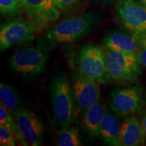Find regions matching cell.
Instances as JSON below:
<instances>
[{"mask_svg": "<svg viewBox=\"0 0 146 146\" xmlns=\"http://www.w3.org/2000/svg\"><path fill=\"white\" fill-rule=\"evenodd\" d=\"M101 21V14L97 11L68 16L40 35L36 39L37 46L48 51L60 45L74 43L94 31Z\"/></svg>", "mask_w": 146, "mask_h": 146, "instance_id": "1", "label": "cell"}, {"mask_svg": "<svg viewBox=\"0 0 146 146\" xmlns=\"http://www.w3.org/2000/svg\"><path fill=\"white\" fill-rule=\"evenodd\" d=\"M52 108L56 123L61 127H70L75 118L76 105L72 85L63 72L53 79L50 87Z\"/></svg>", "mask_w": 146, "mask_h": 146, "instance_id": "2", "label": "cell"}, {"mask_svg": "<svg viewBox=\"0 0 146 146\" xmlns=\"http://www.w3.org/2000/svg\"><path fill=\"white\" fill-rule=\"evenodd\" d=\"M105 56L108 79L118 83H131L141 75L136 54L106 49Z\"/></svg>", "mask_w": 146, "mask_h": 146, "instance_id": "3", "label": "cell"}, {"mask_svg": "<svg viewBox=\"0 0 146 146\" xmlns=\"http://www.w3.org/2000/svg\"><path fill=\"white\" fill-rule=\"evenodd\" d=\"M48 61L47 50L37 47H25L16 51L9 60L14 72L23 77L31 78L45 70Z\"/></svg>", "mask_w": 146, "mask_h": 146, "instance_id": "4", "label": "cell"}, {"mask_svg": "<svg viewBox=\"0 0 146 146\" xmlns=\"http://www.w3.org/2000/svg\"><path fill=\"white\" fill-rule=\"evenodd\" d=\"M79 72L98 83L106 84L108 77L105 52L102 47L93 44L84 45L77 56Z\"/></svg>", "mask_w": 146, "mask_h": 146, "instance_id": "5", "label": "cell"}, {"mask_svg": "<svg viewBox=\"0 0 146 146\" xmlns=\"http://www.w3.org/2000/svg\"><path fill=\"white\" fill-rule=\"evenodd\" d=\"M39 32L37 27L23 18H15L1 24L0 27V50L4 52L14 45L33 39Z\"/></svg>", "mask_w": 146, "mask_h": 146, "instance_id": "6", "label": "cell"}, {"mask_svg": "<svg viewBox=\"0 0 146 146\" xmlns=\"http://www.w3.org/2000/svg\"><path fill=\"white\" fill-rule=\"evenodd\" d=\"M116 14L124 27L136 37L146 33V3L141 0H120Z\"/></svg>", "mask_w": 146, "mask_h": 146, "instance_id": "7", "label": "cell"}, {"mask_svg": "<svg viewBox=\"0 0 146 146\" xmlns=\"http://www.w3.org/2000/svg\"><path fill=\"white\" fill-rule=\"evenodd\" d=\"M141 87L133 85L113 90L109 102L113 112L119 117H124L134 114L141 106Z\"/></svg>", "mask_w": 146, "mask_h": 146, "instance_id": "8", "label": "cell"}, {"mask_svg": "<svg viewBox=\"0 0 146 146\" xmlns=\"http://www.w3.org/2000/svg\"><path fill=\"white\" fill-rule=\"evenodd\" d=\"M27 19L37 27L39 31L56 22L60 16L54 0H22Z\"/></svg>", "mask_w": 146, "mask_h": 146, "instance_id": "9", "label": "cell"}, {"mask_svg": "<svg viewBox=\"0 0 146 146\" xmlns=\"http://www.w3.org/2000/svg\"><path fill=\"white\" fill-rule=\"evenodd\" d=\"M14 118L18 129L29 145H42L45 128L41 120L35 114L30 110L25 108L14 116Z\"/></svg>", "mask_w": 146, "mask_h": 146, "instance_id": "10", "label": "cell"}, {"mask_svg": "<svg viewBox=\"0 0 146 146\" xmlns=\"http://www.w3.org/2000/svg\"><path fill=\"white\" fill-rule=\"evenodd\" d=\"M72 89L76 107L81 110L85 111L100 100V89L98 82L80 72L74 78Z\"/></svg>", "mask_w": 146, "mask_h": 146, "instance_id": "11", "label": "cell"}, {"mask_svg": "<svg viewBox=\"0 0 146 146\" xmlns=\"http://www.w3.org/2000/svg\"><path fill=\"white\" fill-rule=\"evenodd\" d=\"M102 43L107 50L136 54L141 48L136 36L119 30H113L106 33Z\"/></svg>", "mask_w": 146, "mask_h": 146, "instance_id": "12", "label": "cell"}, {"mask_svg": "<svg viewBox=\"0 0 146 146\" xmlns=\"http://www.w3.org/2000/svg\"><path fill=\"white\" fill-rule=\"evenodd\" d=\"M145 141L144 129L141 120L133 114L126 116L123 123L120 124V145H143Z\"/></svg>", "mask_w": 146, "mask_h": 146, "instance_id": "13", "label": "cell"}, {"mask_svg": "<svg viewBox=\"0 0 146 146\" xmlns=\"http://www.w3.org/2000/svg\"><path fill=\"white\" fill-rule=\"evenodd\" d=\"M120 124L119 120L106 107L99 131V137L106 145L119 146Z\"/></svg>", "mask_w": 146, "mask_h": 146, "instance_id": "14", "label": "cell"}, {"mask_svg": "<svg viewBox=\"0 0 146 146\" xmlns=\"http://www.w3.org/2000/svg\"><path fill=\"white\" fill-rule=\"evenodd\" d=\"M106 105L99 100L84 111L83 123L90 137L96 139L99 131L106 111Z\"/></svg>", "mask_w": 146, "mask_h": 146, "instance_id": "15", "label": "cell"}, {"mask_svg": "<svg viewBox=\"0 0 146 146\" xmlns=\"http://www.w3.org/2000/svg\"><path fill=\"white\" fill-rule=\"evenodd\" d=\"M0 102L13 116L25 109L24 102L16 89L2 82L0 83Z\"/></svg>", "mask_w": 146, "mask_h": 146, "instance_id": "16", "label": "cell"}, {"mask_svg": "<svg viewBox=\"0 0 146 146\" xmlns=\"http://www.w3.org/2000/svg\"><path fill=\"white\" fill-rule=\"evenodd\" d=\"M0 125L10 129L15 135L17 141L23 145H29L16 125L14 116L5 108L0 106Z\"/></svg>", "mask_w": 146, "mask_h": 146, "instance_id": "17", "label": "cell"}, {"mask_svg": "<svg viewBox=\"0 0 146 146\" xmlns=\"http://www.w3.org/2000/svg\"><path fill=\"white\" fill-rule=\"evenodd\" d=\"M57 145L59 146H81L82 143L79 133L74 127H64L58 134Z\"/></svg>", "mask_w": 146, "mask_h": 146, "instance_id": "18", "label": "cell"}, {"mask_svg": "<svg viewBox=\"0 0 146 146\" xmlns=\"http://www.w3.org/2000/svg\"><path fill=\"white\" fill-rule=\"evenodd\" d=\"M23 11L22 0H0V12L2 17L14 19Z\"/></svg>", "mask_w": 146, "mask_h": 146, "instance_id": "19", "label": "cell"}, {"mask_svg": "<svg viewBox=\"0 0 146 146\" xmlns=\"http://www.w3.org/2000/svg\"><path fill=\"white\" fill-rule=\"evenodd\" d=\"M14 133L3 126L0 125V145L1 146H14L16 145Z\"/></svg>", "mask_w": 146, "mask_h": 146, "instance_id": "20", "label": "cell"}, {"mask_svg": "<svg viewBox=\"0 0 146 146\" xmlns=\"http://www.w3.org/2000/svg\"><path fill=\"white\" fill-rule=\"evenodd\" d=\"M79 0H54V3L61 13H67L74 10Z\"/></svg>", "mask_w": 146, "mask_h": 146, "instance_id": "21", "label": "cell"}, {"mask_svg": "<svg viewBox=\"0 0 146 146\" xmlns=\"http://www.w3.org/2000/svg\"><path fill=\"white\" fill-rule=\"evenodd\" d=\"M137 57L140 65L146 68V48L141 47L139 52L137 53Z\"/></svg>", "mask_w": 146, "mask_h": 146, "instance_id": "22", "label": "cell"}, {"mask_svg": "<svg viewBox=\"0 0 146 146\" xmlns=\"http://www.w3.org/2000/svg\"><path fill=\"white\" fill-rule=\"evenodd\" d=\"M120 0H94V2L96 4H111L114 2H118Z\"/></svg>", "mask_w": 146, "mask_h": 146, "instance_id": "23", "label": "cell"}, {"mask_svg": "<svg viewBox=\"0 0 146 146\" xmlns=\"http://www.w3.org/2000/svg\"><path fill=\"white\" fill-rule=\"evenodd\" d=\"M137 39L141 47H145L146 48V33L138 36V37H137Z\"/></svg>", "mask_w": 146, "mask_h": 146, "instance_id": "24", "label": "cell"}, {"mask_svg": "<svg viewBox=\"0 0 146 146\" xmlns=\"http://www.w3.org/2000/svg\"><path fill=\"white\" fill-rule=\"evenodd\" d=\"M141 123L143 125V127L144 129V133H145V140H146V110L143 112L141 115Z\"/></svg>", "mask_w": 146, "mask_h": 146, "instance_id": "25", "label": "cell"}, {"mask_svg": "<svg viewBox=\"0 0 146 146\" xmlns=\"http://www.w3.org/2000/svg\"><path fill=\"white\" fill-rule=\"evenodd\" d=\"M141 1H143L144 3H146V0H141Z\"/></svg>", "mask_w": 146, "mask_h": 146, "instance_id": "26", "label": "cell"}]
</instances>
